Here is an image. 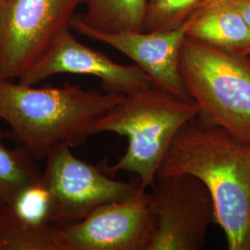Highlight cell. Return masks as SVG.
Returning <instances> with one entry per match:
<instances>
[{
  "label": "cell",
  "instance_id": "cell-1",
  "mask_svg": "<svg viewBox=\"0 0 250 250\" xmlns=\"http://www.w3.org/2000/svg\"><path fill=\"white\" fill-rule=\"evenodd\" d=\"M189 174L213 200L229 250H250V145L197 114L170 144L157 178Z\"/></svg>",
  "mask_w": 250,
  "mask_h": 250
},
{
  "label": "cell",
  "instance_id": "cell-2",
  "mask_svg": "<svg viewBox=\"0 0 250 250\" xmlns=\"http://www.w3.org/2000/svg\"><path fill=\"white\" fill-rule=\"evenodd\" d=\"M125 96L72 85L36 88L0 81V119L33 159H46L60 147L80 146L95 135L99 119Z\"/></svg>",
  "mask_w": 250,
  "mask_h": 250
},
{
  "label": "cell",
  "instance_id": "cell-3",
  "mask_svg": "<svg viewBox=\"0 0 250 250\" xmlns=\"http://www.w3.org/2000/svg\"><path fill=\"white\" fill-rule=\"evenodd\" d=\"M198 113L193 99L155 85L126 95L95 127L96 134L114 133L128 138L125 155L107 171L134 173L141 188H152L175 135Z\"/></svg>",
  "mask_w": 250,
  "mask_h": 250
},
{
  "label": "cell",
  "instance_id": "cell-4",
  "mask_svg": "<svg viewBox=\"0 0 250 250\" xmlns=\"http://www.w3.org/2000/svg\"><path fill=\"white\" fill-rule=\"evenodd\" d=\"M179 72L199 115L250 145V60L187 36Z\"/></svg>",
  "mask_w": 250,
  "mask_h": 250
},
{
  "label": "cell",
  "instance_id": "cell-5",
  "mask_svg": "<svg viewBox=\"0 0 250 250\" xmlns=\"http://www.w3.org/2000/svg\"><path fill=\"white\" fill-rule=\"evenodd\" d=\"M81 0H5L0 11V81L19 79L64 30Z\"/></svg>",
  "mask_w": 250,
  "mask_h": 250
},
{
  "label": "cell",
  "instance_id": "cell-6",
  "mask_svg": "<svg viewBox=\"0 0 250 250\" xmlns=\"http://www.w3.org/2000/svg\"><path fill=\"white\" fill-rule=\"evenodd\" d=\"M150 193L153 216L146 250H199L215 222L213 200L205 185L189 174L157 178Z\"/></svg>",
  "mask_w": 250,
  "mask_h": 250
},
{
  "label": "cell",
  "instance_id": "cell-7",
  "mask_svg": "<svg viewBox=\"0 0 250 250\" xmlns=\"http://www.w3.org/2000/svg\"><path fill=\"white\" fill-rule=\"evenodd\" d=\"M42 177L51 195L50 224L79 222L99 206L125 200L140 188L139 180L126 183L108 177L103 168L75 157L70 146L46 157Z\"/></svg>",
  "mask_w": 250,
  "mask_h": 250
},
{
  "label": "cell",
  "instance_id": "cell-8",
  "mask_svg": "<svg viewBox=\"0 0 250 250\" xmlns=\"http://www.w3.org/2000/svg\"><path fill=\"white\" fill-rule=\"evenodd\" d=\"M152 227L150 194L140 187L125 200L58 227V250H146Z\"/></svg>",
  "mask_w": 250,
  "mask_h": 250
},
{
  "label": "cell",
  "instance_id": "cell-9",
  "mask_svg": "<svg viewBox=\"0 0 250 250\" xmlns=\"http://www.w3.org/2000/svg\"><path fill=\"white\" fill-rule=\"evenodd\" d=\"M201 6L185 25L171 31L103 33L84 25L76 15L72 19L70 28L125 54L150 77L153 85L181 98L191 99L179 72V53L188 29Z\"/></svg>",
  "mask_w": 250,
  "mask_h": 250
},
{
  "label": "cell",
  "instance_id": "cell-10",
  "mask_svg": "<svg viewBox=\"0 0 250 250\" xmlns=\"http://www.w3.org/2000/svg\"><path fill=\"white\" fill-rule=\"evenodd\" d=\"M64 72L99 77L105 90L125 95L153 85L150 77L137 65L112 62L106 55L83 45L69 29L60 34L47 52L18 81L25 85H34Z\"/></svg>",
  "mask_w": 250,
  "mask_h": 250
},
{
  "label": "cell",
  "instance_id": "cell-11",
  "mask_svg": "<svg viewBox=\"0 0 250 250\" xmlns=\"http://www.w3.org/2000/svg\"><path fill=\"white\" fill-rule=\"evenodd\" d=\"M188 36L229 52L250 55V28L232 0H207Z\"/></svg>",
  "mask_w": 250,
  "mask_h": 250
},
{
  "label": "cell",
  "instance_id": "cell-12",
  "mask_svg": "<svg viewBox=\"0 0 250 250\" xmlns=\"http://www.w3.org/2000/svg\"><path fill=\"white\" fill-rule=\"evenodd\" d=\"M148 0H81L86 7L81 21L99 32H144Z\"/></svg>",
  "mask_w": 250,
  "mask_h": 250
},
{
  "label": "cell",
  "instance_id": "cell-13",
  "mask_svg": "<svg viewBox=\"0 0 250 250\" xmlns=\"http://www.w3.org/2000/svg\"><path fill=\"white\" fill-rule=\"evenodd\" d=\"M58 226L30 224L9 206L0 208V250H58Z\"/></svg>",
  "mask_w": 250,
  "mask_h": 250
},
{
  "label": "cell",
  "instance_id": "cell-14",
  "mask_svg": "<svg viewBox=\"0 0 250 250\" xmlns=\"http://www.w3.org/2000/svg\"><path fill=\"white\" fill-rule=\"evenodd\" d=\"M3 138L0 132V205L9 204L22 188L41 175L23 147L9 148Z\"/></svg>",
  "mask_w": 250,
  "mask_h": 250
},
{
  "label": "cell",
  "instance_id": "cell-15",
  "mask_svg": "<svg viewBox=\"0 0 250 250\" xmlns=\"http://www.w3.org/2000/svg\"><path fill=\"white\" fill-rule=\"evenodd\" d=\"M206 0H159L148 2L144 32L176 30L186 24Z\"/></svg>",
  "mask_w": 250,
  "mask_h": 250
},
{
  "label": "cell",
  "instance_id": "cell-16",
  "mask_svg": "<svg viewBox=\"0 0 250 250\" xmlns=\"http://www.w3.org/2000/svg\"><path fill=\"white\" fill-rule=\"evenodd\" d=\"M6 205L9 206L20 218L30 224H50L51 195L42 174L36 181L22 188L13 200Z\"/></svg>",
  "mask_w": 250,
  "mask_h": 250
},
{
  "label": "cell",
  "instance_id": "cell-17",
  "mask_svg": "<svg viewBox=\"0 0 250 250\" xmlns=\"http://www.w3.org/2000/svg\"><path fill=\"white\" fill-rule=\"evenodd\" d=\"M232 2L250 28V0H232Z\"/></svg>",
  "mask_w": 250,
  "mask_h": 250
},
{
  "label": "cell",
  "instance_id": "cell-18",
  "mask_svg": "<svg viewBox=\"0 0 250 250\" xmlns=\"http://www.w3.org/2000/svg\"><path fill=\"white\" fill-rule=\"evenodd\" d=\"M4 1H5V0H0V11H1V9H2V6H3Z\"/></svg>",
  "mask_w": 250,
  "mask_h": 250
},
{
  "label": "cell",
  "instance_id": "cell-19",
  "mask_svg": "<svg viewBox=\"0 0 250 250\" xmlns=\"http://www.w3.org/2000/svg\"><path fill=\"white\" fill-rule=\"evenodd\" d=\"M157 1H159V0H148V2H157Z\"/></svg>",
  "mask_w": 250,
  "mask_h": 250
},
{
  "label": "cell",
  "instance_id": "cell-20",
  "mask_svg": "<svg viewBox=\"0 0 250 250\" xmlns=\"http://www.w3.org/2000/svg\"><path fill=\"white\" fill-rule=\"evenodd\" d=\"M249 58H250V56H249Z\"/></svg>",
  "mask_w": 250,
  "mask_h": 250
}]
</instances>
